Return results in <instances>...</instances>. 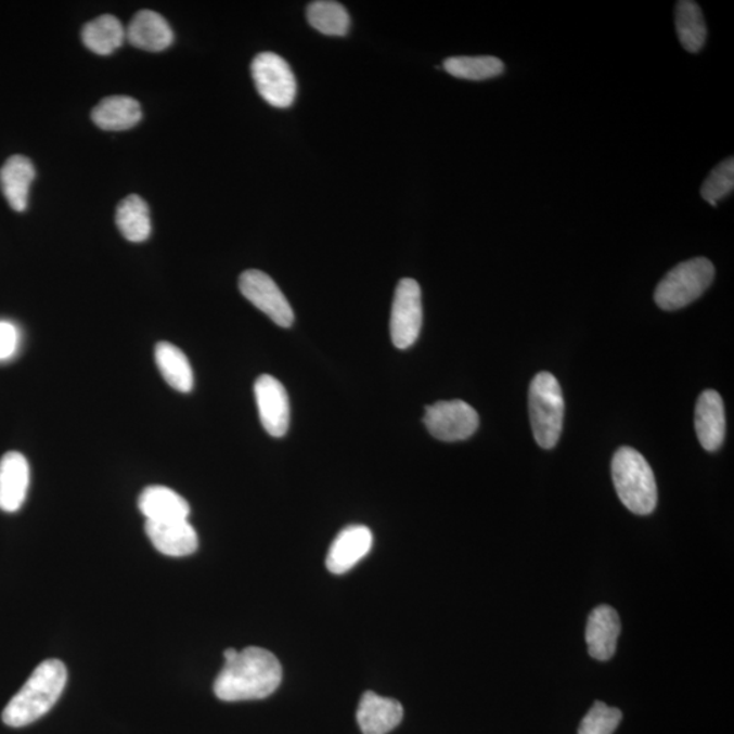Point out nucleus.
<instances>
[{
  "label": "nucleus",
  "mask_w": 734,
  "mask_h": 734,
  "mask_svg": "<svg viewBox=\"0 0 734 734\" xmlns=\"http://www.w3.org/2000/svg\"><path fill=\"white\" fill-rule=\"evenodd\" d=\"M282 682V666L271 652L246 647L227 661L214 683V693L224 701L265 699Z\"/></svg>",
  "instance_id": "obj_1"
},
{
  "label": "nucleus",
  "mask_w": 734,
  "mask_h": 734,
  "mask_svg": "<svg viewBox=\"0 0 734 734\" xmlns=\"http://www.w3.org/2000/svg\"><path fill=\"white\" fill-rule=\"evenodd\" d=\"M66 683L67 668L62 661L41 662L4 707L3 722L10 727H23L40 720L61 698Z\"/></svg>",
  "instance_id": "obj_2"
},
{
  "label": "nucleus",
  "mask_w": 734,
  "mask_h": 734,
  "mask_svg": "<svg viewBox=\"0 0 734 734\" xmlns=\"http://www.w3.org/2000/svg\"><path fill=\"white\" fill-rule=\"evenodd\" d=\"M613 479L619 500L630 512L640 516L655 512L657 484L644 455L629 447L620 448L613 460Z\"/></svg>",
  "instance_id": "obj_3"
},
{
  "label": "nucleus",
  "mask_w": 734,
  "mask_h": 734,
  "mask_svg": "<svg viewBox=\"0 0 734 734\" xmlns=\"http://www.w3.org/2000/svg\"><path fill=\"white\" fill-rule=\"evenodd\" d=\"M529 415L536 442L543 449L555 448L564 428L565 399L553 374L541 372L532 379Z\"/></svg>",
  "instance_id": "obj_4"
},
{
  "label": "nucleus",
  "mask_w": 734,
  "mask_h": 734,
  "mask_svg": "<svg viewBox=\"0 0 734 734\" xmlns=\"http://www.w3.org/2000/svg\"><path fill=\"white\" fill-rule=\"evenodd\" d=\"M714 276V266L705 257L680 262L658 283L655 301L658 308L669 312L685 308L710 287Z\"/></svg>",
  "instance_id": "obj_5"
},
{
  "label": "nucleus",
  "mask_w": 734,
  "mask_h": 734,
  "mask_svg": "<svg viewBox=\"0 0 734 734\" xmlns=\"http://www.w3.org/2000/svg\"><path fill=\"white\" fill-rule=\"evenodd\" d=\"M252 77L262 100L275 108H288L296 100L297 79L285 59L273 52L259 53L252 62Z\"/></svg>",
  "instance_id": "obj_6"
},
{
  "label": "nucleus",
  "mask_w": 734,
  "mask_h": 734,
  "mask_svg": "<svg viewBox=\"0 0 734 734\" xmlns=\"http://www.w3.org/2000/svg\"><path fill=\"white\" fill-rule=\"evenodd\" d=\"M423 422L433 437L445 442L464 441L478 430L479 415L463 400L428 405Z\"/></svg>",
  "instance_id": "obj_7"
},
{
  "label": "nucleus",
  "mask_w": 734,
  "mask_h": 734,
  "mask_svg": "<svg viewBox=\"0 0 734 734\" xmlns=\"http://www.w3.org/2000/svg\"><path fill=\"white\" fill-rule=\"evenodd\" d=\"M423 323L422 292L417 282L404 278L396 287L390 336L400 350L411 347L420 337Z\"/></svg>",
  "instance_id": "obj_8"
},
{
  "label": "nucleus",
  "mask_w": 734,
  "mask_h": 734,
  "mask_svg": "<svg viewBox=\"0 0 734 734\" xmlns=\"http://www.w3.org/2000/svg\"><path fill=\"white\" fill-rule=\"evenodd\" d=\"M240 292L252 305L267 314L273 323L288 329L294 323V312L285 294L271 276L259 270L241 273Z\"/></svg>",
  "instance_id": "obj_9"
},
{
  "label": "nucleus",
  "mask_w": 734,
  "mask_h": 734,
  "mask_svg": "<svg viewBox=\"0 0 734 734\" xmlns=\"http://www.w3.org/2000/svg\"><path fill=\"white\" fill-rule=\"evenodd\" d=\"M255 398L265 430L275 438L285 436L291 425V401L283 384L262 374L255 384Z\"/></svg>",
  "instance_id": "obj_10"
},
{
  "label": "nucleus",
  "mask_w": 734,
  "mask_h": 734,
  "mask_svg": "<svg viewBox=\"0 0 734 734\" xmlns=\"http://www.w3.org/2000/svg\"><path fill=\"white\" fill-rule=\"evenodd\" d=\"M373 545L372 530L363 525H351L342 530L326 556L332 575H345L369 554Z\"/></svg>",
  "instance_id": "obj_11"
},
{
  "label": "nucleus",
  "mask_w": 734,
  "mask_h": 734,
  "mask_svg": "<svg viewBox=\"0 0 734 734\" xmlns=\"http://www.w3.org/2000/svg\"><path fill=\"white\" fill-rule=\"evenodd\" d=\"M695 430L707 452H717L725 441V407L716 390L707 389L699 396L695 409Z\"/></svg>",
  "instance_id": "obj_12"
},
{
  "label": "nucleus",
  "mask_w": 734,
  "mask_h": 734,
  "mask_svg": "<svg viewBox=\"0 0 734 734\" xmlns=\"http://www.w3.org/2000/svg\"><path fill=\"white\" fill-rule=\"evenodd\" d=\"M30 468L20 452H9L0 460V511L14 513L28 495Z\"/></svg>",
  "instance_id": "obj_13"
},
{
  "label": "nucleus",
  "mask_w": 734,
  "mask_h": 734,
  "mask_svg": "<svg viewBox=\"0 0 734 734\" xmlns=\"http://www.w3.org/2000/svg\"><path fill=\"white\" fill-rule=\"evenodd\" d=\"M621 632L618 613L609 605L592 610L587 624L588 652L594 660L608 661L614 657Z\"/></svg>",
  "instance_id": "obj_14"
},
{
  "label": "nucleus",
  "mask_w": 734,
  "mask_h": 734,
  "mask_svg": "<svg viewBox=\"0 0 734 734\" xmlns=\"http://www.w3.org/2000/svg\"><path fill=\"white\" fill-rule=\"evenodd\" d=\"M146 535L152 540L155 550L166 556H186L194 554L199 545V539L189 519L175 521H146Z\"/></svg>",
  "instance_id": "obj_15"
},
{
  "label": "nucleus",
  "mask_w": 734,
  "mask_h": 734,
  "mask_svg": "<svg viewBox=\"0 0 734 734\" xmlns=\"http://www.w3.org/2000/svg\"><path fill=\"white\" fill-rule=\"evenodd\" d=\"M400 701L368 691L359 701L357 721L363 734H388L403 720Z\"/></svg>",
  "instance_id": "obj_16"
},
{
  "label": "nucleus",
  "mask_w": 734,
  "mask_h": 734,
  "mask_svg": "<svg viewBox=\"0 0 734 734\" xmlns=\"http://www.w3.org/2000/svg\"><path fill=\"white\" fill-rule=\"evenodd\" d=\"M126 39L139 50L160 52L173 44L175 35L163 15L143 10L128 25Z\"/></svg>",
  "instance_id": "obj_17"
},
{
  "label": "nucleus",
  "mask_w": 734,
  "mask_h": 734,
  "mask_svg": "<svg viewBox=\"0 0 734 734\" xmlns=\"http://www.w3.org/2000/svg\"><path fill=\"white\" fill-rule=\"evenodd\" d=\"M139 511L146 521H175L189 519L191 507L176 491L164 486H150L142 491L138 501Z\"/></svg>",
  "instance_id": "obj_18"
},
{
  "label": "nucleus",
  "mask_w": 734,
  "mask_h": 734,
  "mask_svg": "<svg viewBox=\"0 0 734 734\" xmlns=\"http://www.w3.org/2000/svg\"><path fill=\"white\" fill-rule=\"evenodd\" d=\"M35 177V166L24 155H13L0 169V186L14 211L23 213L28 208L30 185Z\"/></svg>",
  "instance_id": "obj_19"
},
{
  "label": "nucleus",
  "mask_w": 734,
  "mask_h": 734,
  "mask_svg": "<svg viewBox=\"0 0 734 734\" xmlns=\"http://www.w3.org/2000/svg\"><path fill=\"white\" fill-rule=\"evenodd\" d=\"M91 120L105 131H125L142 120V108L137 100L128 95H112L104 99L91 112Z\"/></svg>",
  "instance_id": "obj_20"
},
{
  "label": "nucleus",
  "mask_w": 734,
  "mask_h": 734,
  "mask_svg": "<svg viewBox=\"0 0 734 734\" xmlns=\"http://www.w3.org/2000/svg\"><path fill=\"white\" fill-rule=\"evenodd\" d=\"M155 362L166 384L181 394L194 389V371L189 358L179 347L169 342H160L155 346Z\"/></svg>",
  "instance_id": "obj_21"
},
{
  "label": "nucleus",
  "mask_w": 734,
  "mask_h": 734,
  "mask_svg": "<svg viewBox=\"0 0 734 734\" xmlns=\"http://www.w3.org/2000/svg\"><path fill=\"white\" fill-rule=\"evenodd\" d=\"M116 224L123 237L130 243H144L152 234V219H150L147 203L138 195L126 197L117 206Z\"/></svg>",
  "instance_id": "obj_22"
},
{
  "label": "nucleus",
  "mask_w": 734,
  "mask_h": 734,
  "mask_svg": "<svg viewBox=\"0 0 734 734\" xmlns=\"http://www.w3.org/2000/svg\"><path fill=\"white\" fill-rule=\"evenodd\" d=\"M125 40V26L114 15H101L86 24L82 29V41L86 48L101 56L114 53Z\"/></svg>",
  "instance_id": "obj_23"
},
{
  "label": "nucleus",
  "mask_w": 734,
  "mask_h": 734,
  "mask_svg": "<svg viewBox=\"0 0 734 734\" xmlns=\"http://www.w3.org/2000/svg\"><path fill=\"white\" fill-rule=\"evenodd\" d=\"M677 31L685 51L696 53L704 48L707 28L698 3L682 0L677 7Z\"/></svg>",
  "instance_id": "obj_24"
},
{
  "label": "nucleus",
  "mask_w": 734,
  "mask_h": 734,
  "mask_svg": "<svg viewBox=\"0 0 734 734\" xmlns=\"http://www.w3.org/2000/svg\"><path fill=\"white\" fill-rule=\"evenodd\" d=\"M307 15L310 26L325 36H346L350 29L347 10L332 0L310 3Z\"/></svg>",
  "instance_id": "obj_25"
},
{
  "label": "nucleus",
  "mask_w": 734,
  "mask_h": 734,
  "mask_svg": "<svg viewBox=\"0 0 734 734\" xmlns=\"http://www.w3.org/2000/svg\"><path fill=\"white\" fill-rule=\"evenodd\" d=\"M445 72L455 78L485 80L505 72L502 61L494 56H455L443 62Z\"/></svg>",
  "instance_id": "obj_26"
},
{
  "label": "nucleus",
  "mask_w": 734,
  "mask_h": 734,
  "mask_svg": "<svg viewBox=\"0 0 734 734\" xmlns=\"http://www.w3.org/2000/svg\"><path fill=\"white\" fill-rule=\"evenodd\" d=\"M734 189V159L727 158L722 160L712 169L709 177H707L705 184L701 185L700 194L707 203L712 207L723 199V197L732 194Z\"/></svg>",
  "instance_id": "obj_27"
},
{
  "label": "nucleus",
  "mask_w": 734,
  "mask_h": 734,
  "mask_svg": "<svg viewBox=\"0 0 734 734\" xmlns=\"http://www.w3.org/2000/svg\"><path fill=\"white\" fill-rule=\"evenodd\" d=\"M621 711L596 701L583 718L578 734H613L621 722Z\"/></svg>",
  "instance_id": "obj_28"
},
{
  "label": "nucleus",
  "mask_w": 734,
  "mask_h": 734,
  "mask_svg": "<svg viewBox=\"0 0 734 734\" xmlns=\"http://www.w3.org/2000/svg\"><path fill=\"white\" fill-rule=\"evenodd\" d=\"M21 332L10 321L0 320V362H7L18 352Z\"/></svg>",
  "instance_id": "obj_29"
},
{
  "label": "nucleus",
  "mask_w": 734,
  "mask_h": 734,
  "mask_svg": "<svg viewBox=\"0 0 734 734\" xmlns=\"http://www.w3.org/2000/svg\"><path fill=\"white\" fill-rule=\"evenodd\" d=\"M239 653H240V652H239V651H235V649H228V651H224V653H223L224 660H227V661H232L233 658L237 657Z\"/></svg>",
  "instance_id": "obj_30"
}]
</instances>
